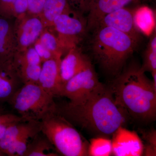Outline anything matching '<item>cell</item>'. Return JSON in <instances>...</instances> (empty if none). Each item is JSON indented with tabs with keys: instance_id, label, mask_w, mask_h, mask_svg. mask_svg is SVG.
I'll list each match as a JSON object with an SVG mask.
<instances>
[{
	"instance_id": "27",
	"label": "cell",
	"mask_w": 156,
	"mask_h": 156,
	"mask_svg": "<svg viewBox=\"0 0 156 156\" xmlns=\"http://www.w3.org/2000/svg\"><path fill=\"white\" fill-rule=\"evenodd\" d=\"M27 8V0H16L12 11L13 18H16L26 14Z\"/></svg>"
},
{
	"instance_id": "23",
	"label": "cell",
	"mask_w": 156,
	"mask_h": 156,
	"mask_svg": "<svg viewBox=\"0 0 156 156\" xmlns=\"http://www.w3.org/2000/svg\"><path fill=\"white\" fill-rule=\"evenodd\" d=\"M142 69L151 73L156 72V31L152 34L144 54Z\"/></svg>"
},
{
	"instance_id": "28",
	"label": "cell",
	"mask_w": 156,
	"mask_h": 156,
	"mask_svg": "<svg viewBox=\"0 0 156 156\" xmlns=\"http://www.w3.org/2000/svg\"><path fill=\"white\" fill-rule=\"evenodd\" d=\"M91 1L92 0H67L71 8L81 14L88 11Z\"/></svg>"
},
{
	"instance_id": "34",
	"label": "cell",
	"mask_w": 156,
	"mask_h": 156,
	"mask_svg": "<svg viewBox=\"0 0 156 156\" xmlns=\"http://www.w3.org/2000/svg\"><path fill=\"white\" fill-rule=\"evenodd\" d=\"M0 17H1V16H0Z\"/></svg>"
},
{
	"instance_id": "7",
	"label": "cell",
	"mask_w": 156,
	"mask_h": 156,
	"mask_svg": "<svg viewBox=\"0 0 156 156\" xmlns=\"http://www.w3.org/2000/svg\"><path fill=\"white\" fill-rule=\"evenodd\" d=\"M102 84L89 61L83 69L64 84L60 96L67 98L70 103H79Z\"/></svg>"
},
{
	"instance_id": "5",
	"label": "cell",
	"mask_w": 156,
	"mask_h": 156,
	"mask_svg": "<svg viewBox=\"0 0 156 156\" xmlns=\"http://www.w3.org/2000/svg\"><path fill=\"white\" fill-rule=\"evenodd\" d=\"M54 97L38 83L23 84L9 102L13 108L27 121H41L56 112Z\"/></svg>"
},
{
	"instance_id": "29",
	"label": "cell",
	"mask_w": 156,
	"mask_h": 156,
	"mask_svg": "<svg viewBox=\"0 0 156 156\" xmlns=\"http://www.w3.org/2000/svg\"><path fill=\"white\" fill-rule=\"evenodd\" d=\"M143 137L146 141L144 147L151 148L156 150V131L154 129L143 132Z\"/></svg>"
},
{
	"instance_id": "14",
	"label": "cell",
	"mask_w": 156,
	"mask_h": 156,
	"mask_svg": "<svg viewBox=\"0 0 156 156\" xmlns=\"http://www.w3.org/2000/svg\"><path fill=\"white\" fill-rule=\"evenodd\" d=\"M89 61L78 47L69 50L67 54L61 59L59 65L62 86L83 69Z\"/></svg>"
},
{
	"instance_id": "3",
	"label": "cell",
	"mask_w": 156,
	"mask_h": 156,
	"mask_svg": "<svg viewBox=\"0 0 156 156\" xmlns=\"http://www.w3.org/2000/svg\"><path fill=\"white\" fill-rule=\"evenodd\" d=\"M137 44L126 34L112 27L101 26L94 30L91 49L101 67L117 76Z\"/></svg>"
},
{
	"instance_id": "8",
	"label": "cell",
	"mask_w": 156,
	"mask_h": 156,
	"mask_svg": "<svg viewBox=\"0 0 156 156\" xmlns=\"http://www.w3.org/2000/svg\"><path fill=\"white\" fill-rule=\"evenodd\" d=\"M46 28L39 16L27 13L16 18L14 29L17 52H22L38 40Z\"/></svg>"
},
{
	"instance_id": "31",
	"label": "cell",
	"mask_w": 156,
	"mask_h": 156,
	"mask_svg": "<svg viewBox=\"0 0 156 156\" xmlns=\"http://www.w3.org/2000/svg\"><path fill=\"white\" fill-rule=\"evenodd\" d=\"M12 124H13V123L2 124V125H0V140L2 139L3 136H4L7 128Z\"/></svg>"
},
{
	"instance_id": "32",
	"label": "cell",
	"mask_w": 156,
	"mask_h": 156,
	"mask_svg": "<svg viewBox=\"0 0 156 156\" xmlns=\"http://www.w3.org/2000/svg\"><path fill=\"white\" fill-rule=\"evenodd\" d=\"M5 156V154L2 152V151H0V156Z\"/></svg>"
},
{
	"instance_id": "6",
	"label": "cell",
	"mask_w": 156,
	"mask_h": 156,
	"mask_svg": "<svg viewBox=\"0 0 156 156\" xmlns=\"http://www.w3.org/2000/svg\"><path fill=\"white\" fill-rule=\"evenodd\" d=\"M81 13L72 9L61 14L54 20L53 29L64 51L77 47L87 32V21Z\"/></svg>"
},
{
	"instance_id": "11",
	"label": "cell",
	"mask_w": 156,
	"mask_h": 156,
	"mask_svg": "<svg viewBox=\"0 0 156 156\" xmlns=\"http://www.w3.org/2000/svg\"><path fill=\"white\" fill-rule=\"evenodd\" d=\"M139 0H92L88 8L87 30H93L98 26L105 16Z\"/></svg>"
},
{
	"instance_id": "12",
	"label": "cell",
	"mask_w": 156,
	"mask_h": 156,
	"mask_svg": "<svg viewBox=\"0 0 156 156\" xmlns=\"http://www.w3.org/2000/svg\"><path fill=\"white\" fill-rule=\"evenodd\" d=\"M62 58H53L42 62L38 84L54 97L60 96L62 88L60 77Z\"/></svg>"
},
{
	"instance_id": "30",
	"label": "cell",
	"mask_w": 156,
	"mask_h": 156,
	"mask_svg": "<svg viewBox=\"0 0 156 156\" xmlns=\"http://www.w3.org/2000/svg\"><path fill=\"white\" fill-rule=\"evenodd\" d=\"M24 121H28L20 116L12 114L0 113V125Z\"/></svg>"
},
{
	"instance_id": "4",
	"label": "cell",
	"mask_w": 156,
	"mask_h": 156,
	"mask_svg": "<svg viewBox=\"0 0 156 156\" xmlns=\"http://www.w3.org/2000/svg\"><path fill=\"white\" fill-rule=\"evenodd\" d=\"M41 122V132L57 153L65 156H88L89 143L64 117L55 112Z\"/></svg>"
},
{
	"instance_id": "26",
	"label": "cell",
	"mask_w": 156,
	"mask_h": 156,
	"mask_svg": "<svg viewBox=\"0 0 156 156\" xmlns=\"http://www.w3.org/2000/svg\"><path fill=\"white\" fill-rule=\"evenodd\" d=\"M33 46L41 59L42 62L52 58H58L55 57L53 53L41 44L38 40L34 44Z\"/></svg>"
},
{
	"instance_id": "19",
	"label": "cell",
	"mask_w": 156,
	"mask_h": 156,
	"mask_svg": "<svg viewBox=\"0 0 156 156\" xmlns=\"http://www.w3.org/2000/svg\"><path fill=\"white\" fill-rule=\"evenodd\" d=\"M41 131V123L40 126L20 136L9 146L4 153L10 156H23L30 140Z\"/></svg>"
},
{
	"instance_id": "10",
	"label": "cell",
	"mask_w": 156,
	"mask_h": 156,
	"mask_svg": "<svg viewBox=\"0 0 156 156\" xmlns=\"http://www.w3.org/2000/svg\"><path fill=\"white\" fill-rule=\"evenodd\" d=\"M101 26L119 30L131 37L137 44L140 41V33L135 24L134 12L125 7L105 16L97 27Z\"/></svg>"
},
{
	"instance_id": "21",
	"label": "cell",
	"mask_w": 156,
	"mask_h": 156,
	"mask_svg": "<svg viewBox=\"0 0 156 156\" xmlns=\"http://www.w3.org/2000/svg\"><path fill=\"white\" fill-rule=\"evenodd\" d=\"M54 32L51 27H46L38 40L55 57L61 58L64 51Z\"/></svg>"
},
{
	"instance_id": "17",
	"label": "cell",
	"mask_w": 156,
	"mask_h": 156,
	"mask_svg": "<svg viewBox=\"0 0 156 156\" xmlns=\"http://www.w3.org/2000/svg\"><path fill=\"white\" fill-rule=\"evenodd\" d=\"M72 9L67 0H46L39 17L45 27H52L56 17Z\"/></svg>"
},
{
	"instance_id": "25",
	"label": "cell",
	"mask_w": 156,
	"mask_h": 156,
	"mask_svg": "<svg viewBox=\"0 0 156 156\" xmlns=\"http://www.w3.org/2000/svg\"><path fill=\"white\" fill-rule=\"evenodd\" d=\"M16 0H0V16L11 19L12 11Z\"/></svg>"
},
{
	"instance_id": "1",
	"label": "cell",
	"mask_w": 156,
	"mask_h": 156,
	"mask_svg": "<svg viewBox=\"0 0 156 156\" xmlns=\"http://www.w3.org/2000/svg\"><path fill=\"white\" fill-rule=\"evenodd\" d=\"M56 112L73 125L106 137L125 126L129 115L116 102L110 87L103 84L80 103H56Z\"/></svg>"
},
{
	"instance_id": "13",
	"label": "cell",
	"mask_w": 156,
	"mask_h": 156,
	"mask_svg": "<svg viewBox=\"0 0 156 156\" xmlns=\"http://www.w3.org/2000/svg\"><path fill=\"white\" fill-rule=\"evenodd\" d=\"M13 59L0 62V102L9 101L21 82Z\"/></svg>"
},
{
	"instance_id": "18",
	"label": "cell",
	"mask_w": 156,
	"mask_h": 156,
	"mask_svg": "<svg viewBox=\"0 0 156 156\" xmlns=\"http://www.w3.org/2000/svg\"><path fill=\"white\" fill-rule=\"evenodd\" d=\"M47 137L40 132L30 140L23 156H57L58 154Z\"/></svg>"
},
{
	"instance_id": "9",
	"label": "cell",
	"mask_w": 156,
	"mask_h": 156,
	"mask_svg": "<svg viewBox=\"0 0 156 156\" xmlns=\"http://www.w3.org/2000/svg\"><path fill=\"white\" fill-rule=\"evenodd\" d=\"M112 136L113 155L141 156L143 154L144 144L135 131L121 126Z\"/></svg>"
},
{
	"instance_id": "22",
	"label": "cell",
	"mask_w": 156,
	"mask_h": 156,
	"mask_svg": "<svg viewBox=\"0 0 156 156\" xmlns=\"http://www.w3.org/2000/svg\"><path fill=\"white\" fill-rule=\"evenodd\" d=\"M112 155V140L106 136H100L90 140L88 147V156H109Z\"/></svg>"
},
{
	"instance_id": "20",
	"label": "cell",
	"mask_w": 156,
	"mask_h": 156,
	"mask_svg": "<svg viewBox=\"0 0 156 156\" xmlns=\"http://www.w3.org/2000/svg\"><path fill=\"white\" fill-rule=\"evenodd\" d=\"M14 64L21 82L23 84L38 83L41 65L14 62Z\"/></svg>"
},
{
	"instance_id": "15",
	"label": "cell",
	"mask_w": 156,
	"mask_h": 156,
	"mask_svg": "<svg viewBox=\"0 0 156 156\" xmlns=\"http://www.w3.org/2000/svg\"><path fill=\"white\" fill-rule=\"evenodd\" d=\"M17 52L14 24L11 19L0 17V62L12 60Z\"/></svg>"
},
{
	"instance_id": "24",
	"label": "cell",
	"mask_w": 156,
	"mask_h": 156,
	"mask_svg": "<svg viewBox=\"0 0 156 156\" xmlns=\"http://www.w3.org/2000/svg\"><path fill=\"white\" fill-rule=\"evenodd\" d=\"M28 4L27 14L40 16L41 14L46 0H27Z\"/></svg>"
},
{
	"instance_id": "2",
	"label": "cell",
	"mask_w": 156,
	"mask_h": 156,
	"mask_svg": "<svg viewBox=\"0 0 156 156\" xmlns=\"http://www.w3.org/2000/svg\"><path fill=\"white\" fill-rule=\"evenodd\" d=\"M141 67L129 66L116 76L110 87L116 102L129 116L143 122L156 117V89Z\"/></svg>"
},
{
	"instance_id": "33",
	"label": "cell",
	"mask_w": 156,
	"mask_h": 156,
	"mask_svg": "<svg viewBox=\"0 0 156 156\" xmlns=\"http://www.w3.org/2000/svg\"><path fill=\"white\" fill-rule=\"evenodd\" d=\"M139 1H141V0H139Z\"/></svg>"
},
{
	"instance_id": "16",
	"label": "cell",
	"mask_w": 156,
	"mask_h": 156,
	"mask_svg": "<svg viewBox=\"0 0 156 156\" xmlns=\"http://www.w3.org/2000/svg\"><path fill=\"white\" fill-rule=\"evenodd\" d=\"M41 123V121L30 120L11 124L7 128L4 136L0 140V151L4 153L9 146L20 136L40 126Z\"/></svg>"
}]
</instances>
